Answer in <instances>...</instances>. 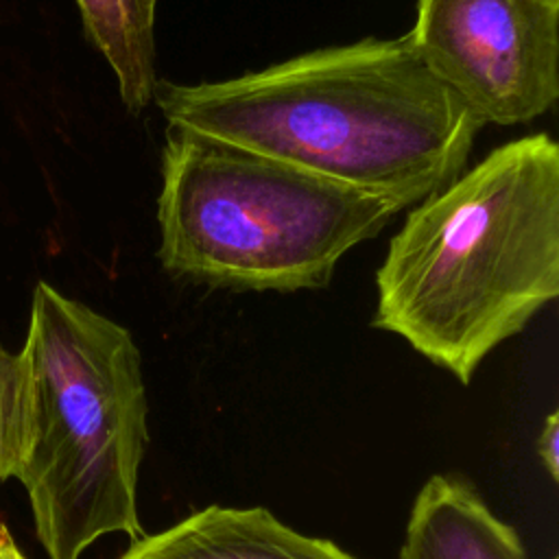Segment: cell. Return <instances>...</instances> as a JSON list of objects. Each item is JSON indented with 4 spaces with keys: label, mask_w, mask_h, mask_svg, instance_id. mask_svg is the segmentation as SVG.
<instances>
[{
    "label": "cell",
    "mask_w": 559,
    "mask_h": 559,
    "mask_svg": "<svg viewBox=\"0 0 559 559\" xmlns=\"http://www.w3.org/2000/svg\"><path fill=\"white\" fill-rule=\"evenodd\" d=\"M153 103L168 124L290 162L400 210L456 179L485 127L406 37L330 46L214 83L157 81Z\"/></svg>",
    "instance_id": "obj_1"
},
{
    "label": "cell",
    "mask_w": 559,
    "mask_h": 559,
    "mask_svg": "<svg viewBox=\"0 0 559 559\" xmlns=\"http://www.w3.org/2000/svg\"><path fill=\"white\" fill-rule=\"evenodd\" d=\"M400 559H526L520 535L459 476L432 474L417 491Z\"/></svg>",
    "instance_id": "obj_7"
},
{
    "label": "cell",
    "mask_w": 559,
    "mask_h": 559,
    "mask_svg": "<svg viewBox=\"0 0 559 559\" xmlns=\"http://www.w3.org/2000/svg\"><path fill=\"white\" fill-rule=\"evenodd\" d=\"M17 354L15 478L26 489L48 559H81L114 533L138 542L146 535L138 483L148 445V400L131 332L39 282Z\"/></svg>",
    "instance_id": "obj_3"
},
{
    "label": "cell",
    "mask_w": 559,
    "mask_h": 559,
    "mask_svg": "<svg viewBox=\"0 0 559 559\" xmlns=\"http://www.w3.org/2000/svg\"><path fill=\"white\" fill-rule=\"evenodd\" d=\"M487 124H520L559 96V0H417L404 35Z\"/></svg>",
    "instance_id": "obj_5"
},
{
    "label": "cell",
    "mask_w": 559,
    "mask_h": 559,
    "mask_svg": "<svg viewBox=\"0 0 559 559\" xmlns=\"http://www.w3.org/2000/svg\"><path fill=\"white\" fill-rule=\"evenodd\" d=\"M118 559H354L334 542L304 535L264 507L210 504L144 535Z\"/></svg>",
    "instance_id": "obj_6"
},
{
    "label": "cell",
    "mask_w": 559,
    "mask_h": 559,
    "mask_svg": "<svg viewBox=\"0 0 559 559\" xmlns=\"http://www.w3.org/2000/svg\"><path fill=\"white\" fill-rule=\"evenodd\" d=\"M22 402V362L20 354L0 347V480L15 476L17 430Z\"/></svg>",
    "instance_id": "obj_9"
},
{
    "label": "cell",
    "mask_w": 559,
    "mask_h": 559,
    "mask_svg": "<svg viewBox=\"0 0 559 559\" xmlns=\"http://www.w3.org/2000/svg\"><path fill=\"white\" fill-rule=\"evenodd\" d=\"M0 559H28V557L20 550V546L15 544V539H13V535L9 533V528L2 526V524H0Z\"/></svg>",
    "instance_id": "obj_11"
},
{
    "label": "cell",
    "mask_w": 559,
    "mask_h": 559,
    "mask_svg": "<svg viewBox=\"0 0 559 559\" xmlns=\"http://www.w3.org/2000/svg\"><path fill=\"white\" fill-rule=\"evenodd\" d=\"M400 212L290 162L168 124L157 258L175 277L231 290H317Z\"/></svg>",
    "instance_id": "obj_4"
},
{
    "label": "cell",
    "mask_w": 559,
    "mask_h": 559,
    "mask_svg": "<svg viewBox=\"0 0 559 559\" xmlns=\"http://www.w3.org/2000/svg\"><path fill=\"white\" fill-rule=\"evenodd\" d=\"M371 325L469 384L559 295V146L511 140L419 201L376 273Z\"/></svg>",
    "instance_id": "obj_2"
},
{
    "label": "cell",
    "mask_w": 559,
    "mask_h": 559,
    "mask_svg": "<svg viewBox=\"0 0 559 559\" xmlns=\"http://www.w3.org/2000/svg\"><path fill=\"white\" fill-rule=\"evenodd\" d=\"M537 454L548 476L557 480L559 476V415L550 413L537 437Z\"/></svg>",
    "instance_id": "obj_10"
},
{
    "label": "cell",
    "mask_w": 559,
    "mask_h": 559,
    "mask_svg": "<svg viewBox=\"0 0 559 559\" xmlns=\"http://www.w3.org/2000/svg\"><path fill=\"white\" fill-rule=\"evenodd\" d=\"M90 44L111 66L122 103L140 114L153 103L157 0H74Z\"/></svg>",
    "instance_id": "obj_8"
}]
</instances>
